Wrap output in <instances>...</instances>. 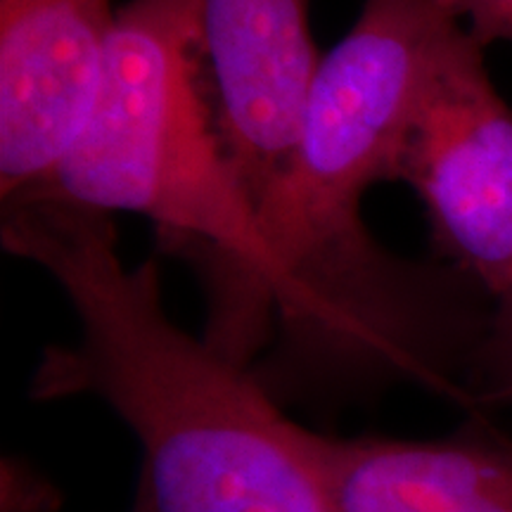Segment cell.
Returning <instances> with one entry per match:
<instances>
[{"mask_svg":"<svg viewBox=\"0 0 512 512\" xmlns=\"http://www.w3.org/2000/svg\"><path fill=\"white\" fill-rule=\"evenodd\" d=\"M460 29L439 0H366L320 62L290 176L256 214L278 285L254 375L278 401L396 384L463 394L489 297L453 266L384 252L358 216L370 185L396 181L427 79Z\"/></svg>","mask_w":512,"mask_h":512,"instance_id":"1","label":"cell"},{"mask_svg":"<svg viewBox=\"0 0 512 512\" xmlns=\"http://www.w3.org/2000/svg\"><path fill=\"white\" fill-rule=\"evenodd\" d=\"M0 235L53 275L79 320V339L43 356L31 396L105 401L143 448L152 512H330L313 432L254 370L178 328L157 266H124L107 214L17 197Z\"/></svg>","mask_w":512,"mask_h":512,"instance_id":"2","label":"cell"},{"mask_svg":"<svg viewBox=\"0 0 512 512\" xmlns=\"http://www.w3.org/2000/svg\"><path fill=\"white\" fill-rule=\"evenodd\" d=\"M17 197L155 221L166 245L204 275V339L245 368L264 358L278 268L211 121L200 0H128L81 133L55 169Z\"/></svg>","mask_w":512,"mask_h":512,"instance_id":"3","label":"cell"},{"mask_svg":"<svg viewBox=\"0 0 512 512\" xmlns=\"http://www.w3.org/2000/svg\"><path fill=\"white\" fill-rule=\"evenodd\" d=\"M396 181L418 192L448 266L482 287L491 304L512 294V107L465 27L427 79Z\"/></svg>","mask_w":512,"mask_h":512,"instance_id":"4","label":"cell"},{"mask_svg":"<svg viewBox=\"0 0 512 512\" xmlns=\"http://www.w3.org/2000/svg\"><path fill=\"white\" fill-rule=\"evenodd\" d=\"M202 81L254 219L290 176L320 62L309 0H200Z\"/></svg>","mask_w":512,"mask_h":512,"instance_id":"5","label":"cell"},{"mask_svg":"<svg viewBox=\"0 0 512 512\" xmlns=\"http://www.w3.org/2000/svg\"><path fill=\"white\" fill-rule=\"evenodd\" d=\"M114 22L110 0H0L3 202L41 183L81 133Z\"/></svg>","mask_w":512,"mask_h":512,"instance_id":"6","label":"cell"},{"mask_svg":"<svg viewBox=\"0 0 512 512\" xmlns=\"http://www.w3.org/2000/svg\"><path fill=\"white\" fill-rule=\"evenodd\" d=\"M311 446L330 512H512V439L484 422L427 441L313 432Z\"/></svg>","mask_w":512,"mask_h":512,"instance_id":"7","label":"cell"},{"mask_svg":"<svg viewBox=\"0 0 512 512\" xmlns=\"http://www.w3.org/2000/svg\"><path fill=\"white\" fill-rule=\"evenodd\" d=\"M470 401L512 406V294L491 304V320L470 377Z\"/></svg>","mask_w":512,"mask_h":512,"instance_id":"8","label":"cell"},{"mask_svg":"<svg viewBox=\"0 0 512 512\" xmlns=\"http://www.w3.org/2000/svg\"><path fill=\"white\" fill-rule=\"evenodd\" d=\"M470 31L479 46L512 43V0H439Z\"/></svg>","mask_w":512,"mask_h":512,"instance_id":"9","label":"cell"},{"mask_svg":"<svg viewBox=\"0 0 512 512\" xmlns=\"http://www.w3.org/2000/svg\"><path fill=\"white\" fill-rule=\"evenodd\" d=\"M128 512H152L150 498H147L145 489H143V486H140V484H138V489H136V498H133L131 510H128Z\"/></svg>","mask_w":512,"mask_h":512,"instance_id":"10","label":"cell"}]
</instances>
